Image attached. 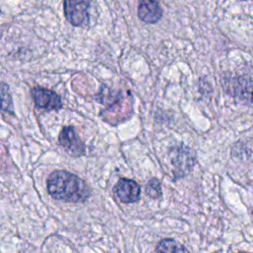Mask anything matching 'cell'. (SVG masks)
Returning <instances> with one entry per match:
<instances>
[{"label":"cell","instance_id":"1","mask_svg":"<svg viewBox=\"0 0 253 253\" xmlns=\"http://www.w3.org/2000/svg\"><path fill=\"white\" fill-rule=\"evenodd\" d=\"M48 194L65 203H83L91 195V189L79 176L66 171L55 170L46 180Z\"/></svg>","mask_w":253,"mask_h":253},{"label":"cell","instance_id":"2","mask_svg":"<svg viewBox=\"0 0 253 253\" xmlns=\"http://www.w3.org/2000/svg\"><path fill=\"white\" fill-rule=\"evenodd\" d=\"M170 160L174 167L176 179L188 175L196 164V159L193 151L184 145L175 147L170 152Z\"/></svg>","mask_w":253,"mask_h":253},{"label":"cell","instance_id":"3","mask_svg":"<svg viewBox=\"0 0 253 253\" xmlns=\"http://www.w3.org/2000/svg\"><path fill=\"white\" fill-rule=\"evenodd\" d=\"M90 0H64L63 12L68 23L74 27L87 24L89 20Z\"/></svg>","mask_w":253,"mask_h":253},{"label":"cell","instance_id":"4","mask_svg":"<svg viewBox=\"0 0 253 253\" xmlns=\"http://www.w3.org/2000/svg\"><path fill=\"white\" fill-rule=\"evenodd\" d=\"M58 141L63 150L71 157H80L85 154V144L71 126L62 127L58 135Z\"/></svg>","mask_w":253,"mask_h":253},{"label":"cell","instance_id":"5","mask_svg":"<svg viewBox=\"0 0 253 253\" xmlns=\"http://www.w3.org/2000/svg\"><path fill=\"white\" fill-rule=\"evenodd\" d=\"M140 193V186L131 179L121 178L114 186L115 196L125 204H133L139 201Z\"/></svg>","mask_w":253,"mask_h":253},{"label":"cell","instance_id":"6","mask_svg":"<svg viewBox=\"0 0 253 253\" xmlns=\"http://www.w3.org/2000/svg\"><path fill=\"white\" fill-rule=\"evenodd\" d=\"M32 96L36 106L40 109L53 111L60 110L62 108V101L59 95L49 89L35 87L32 89Z\"/></svg>","mask_w":253,"mask_h":253},{"label":"cell","instance_id":"7","mask_svg":"<svg viewBox=\"0 0 253 253\" xmlns=\"http://www.w3.org/2000/svg\"><path fill=\"white\" fill-rule=\"evenodd\" d=\"M137 15L144 23L154 24L161 19L163 10L158 0H139Z\"/></svg>","mask_w":253,"mask_h":253},{"label":"cell","instance_id":"8","mask_svg":"<svg viewBox=\"0 0 253 253\" xmlns=\"http://www.w3.org/2000/svg\"><path fill=\"white\" fill-rule=\"evenodd\" d=\"M154 253H190L189 250L173 238H164L158 242Z\"/></svg>","mask_w":253,"mask_h":253},{"label":"cell","instance_id":"9","mask_svg":"<svg viewBox=\"0 0 253 253\" xmlns=\"http://www.w3.org/2000/svg\"><path fill=\"white\" fill-rule=\"evenodd\" d=\"M0 110L13 113V104L9 88L4 83H0Z\"/></svg>","mask_w":253,"mask_h":253},{"label":"cell","instance_id":"10","mask_svg":"<svg viewBox=\"0 0 253 253\" xmlns=\"http://www.w3.org/2000/svg\"><path fill=\"white\" fill-rule=\"evenodd\" d=\"M145 195L150 199H158L162 196L161 183L158 179L152 178L150 179L145 186Z\"/></svg>","mask_w":253,"mask_h":253}]
</instances>
